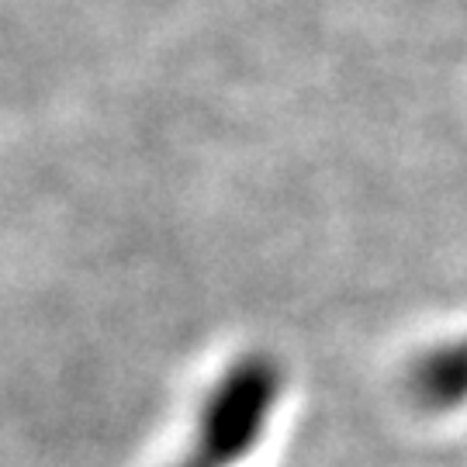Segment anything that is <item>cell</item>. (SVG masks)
I'll list each match as a JSON object with an SVG mask.
<instances>
[{"instance_id": "1", "label": "cell", "mask_w": 467, "mask_h": 467, "mask_svg": "<svg viewBox=\"0 0 467 467\" xmlns=\"http://www.w3.org/2000/svg\"><path fill=\"white\" fill-rule=\"evenodd\" d=\"M274 395H277V370L267 360H250L235 368L212 401L201 467H222L235 453L246 451L267 419Z\"/></svg>"}]
</instances>
